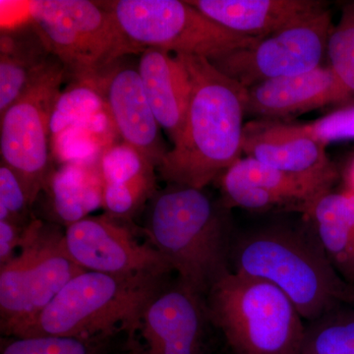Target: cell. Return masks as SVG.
I'll use <instances>...</instances> for the list:
<instances>
[{"mask_svg": "<svg viewBox=\"0 0 354 354\" xmlns=\"http://www.w3.org/2000/svg\"><path fill=\"white\" fill-rule=\"evenodd\" d=\"M351 305V306H354V295H353V298H351V304H349Z\"/></svg>", "mask_w": 354, "mask_h": 354, "instance_id": "obj_32", "label": "cell"}, {"mask_svg": "<svg viewBox=\"0 0 354 354\" xmlns=\"http://www.w3.org/2000/svg\"><path fill=\"white\" fill-rule=\"evenodd\" d=\"M346 190L354 193V158L353 162L349 164L346 172Z\"/></svg>", "mask_w": 354, "mask_h": 354, "instance_id": "obj_31", "label": "cell"}, {"mask_svg": "<svg viewBox=\"0 0 354 354\" xmlns=\"http://www.w3.org/2000/svg\"><path fill=\"white\" fill-rule=\"evenodd\" d=\"M225 207L203 191L167 184L150 200L146 234L179 281L201 297L225 276L232 253Z\"/></svg>", "mask_w": 354, "mask_h": 354, "instance_id": "obj_2", "label": "cell"}, {"mask_svg": "<svg viewBox=\"0 0 354 354\" xmlns=\"http://www.w3.org/2000/svg\"><path fill=\"white\" fill-rule=\"evenodd\" d=\"M65 78L64 67L55 57L38 80L0 114L1 162L19 177L32 204L55 169L50 116Z\"/></svg>", "mask_w": 354, "mask_h": 354, "instance_id": "obj_9", "label": "cell"}, {"mask_svg": "<svg viewBox=\"0 0 354 354\" xmlns=\"http://www.w3.org/2000/svg\"><path fill=\"white\" fill-rule=\"evenodd\" d=\"M305 216L330 264L354 286V193L330 190L319 197Z\"/></svg>", "mask_w": 354, "mask_h": 354, "instance_id": "obj_21", "label": "cell"}, {"mask_svg": "<svg viewBox=\"0 0 354 354\" xmlns=\"http://www.w3.org/2000/svg\"><path fill=\"white\" fill-rule=\"evenodd\" d=\"M162 279L84 271L62 288L25 337L109 339L122 332L134 346L144 312L162 290Z\"/></svg>", "mask_w": 354, "mask_h": 354, "instance_id": "obj_4", "label": "cell"}, {"mask_svg": "<svg viewBox=\"0 0 354 354\" xmlns=\"http://www.w3.org/2000/svg\"><path fill=\"white\" fill-rule=\"evenodd\" d=\"M192 93L183 132L157 171L167 184L204 189L241 158L247 88L206 57L176 55Z\"/></svg>", "mask_w": 354, "mask_h": 354, "instance_id": "obj_1", "label": "cell"}, {"mask_svg": "<svg viewBox=\"0 0 354 354\" xmlns=\"http://www.w3.org/2000/svg\"><path fill=\"white\" fill-rule=\"evenodd\" d=\"M144 90L158 125L172 145L183 132L189 108L192 84L185 65L171 53L146 48L137 65Z\"/></svg>", "mask_w": 354, "mask_h": 354, "instance_id": "obj_19", "label": "cell"}, {"mask_svg": "<svg viewBox=\"0 0 354 354\" xmlns=\"http://www.w3.org/2000/svg\"><path fill=\"white\" fill-rule=\"evenodd\" d=\"M232 271L269 281L290 298L304 320L349 304L354 286L337 274L315 239L286 227L262 228L232 246Z\"/></svg>", "mask_w": 354, "mask_h": 354, "instance_id": "obj_3", "label": "cell"}, {"mask_svg": "<svg viewBox=\"0 0 354 354\" xmlns=\"http://www.w3.org/2000/svg\"><path fill=\"white\" fill-rule=\"evenodd\" d=\"M353 6V11H354V4H353V6Z\"/></svg>", "mask_w": 354, "mask_h": 354, "instance_id": "obj_33", "label": "cell"}, {"mask_svg": "<svg viewBox=\"0 0 354 354\" xmlns=\"http://www.w3.org/2000/svg\"><path fill=\"white\" fill-rule=\"evenodd\" d=\"M301 354H354V306L337 308L305 327Z\"/></svg>", "mask_w": 354, "mask_h": 354, "instance_id": "obj_25", "label": "cell"}, {"mask_svg": "<svg viewBox=\"0 0 354 354\" xmlns=\"http://www.w3.org/2000/svg\"><path fill=\"white\" fill-rule=\"evenodd\" d=\"M207 320L204 297L178 281L147 306L137 335L138 354H202Z\"/></svg>", "mask_w": 354, "mask_h": 354, "instance_id": "obj_13", "label": "cell"}, {"mask_svg": "<svg viewBox=\"0 0 354 354\" xmlns=\"http://www.w3.org/2000/svg\"><path fill=\"white\" fill-rule=\"evenodd\" d=\"M106 109L97 79L72 81L62 91L51 113L50 141L67 128L92 118Z\"/></svg>", "mask_w": 354, "mask_h": 354, "instance_id": "obj_24", "label": "cell"}, {"mask_svg": "<svg viewBox=\"0 0 354 354\" xmlns=\"http://www.w3.org/2000/svg\"><path fill=\"white\" fill-rule=\"evenodd\" d=\"M53 218L65 227L90 216L104 205L97 164H64L53 169L44 186Z\"/></svg>", "mask_w": 354, "mask_h": 354, "instance_id": "obj_22", "label": "cell"}, {"mask_svg": "<svg viewBox=\"0 0 354 354\" xmlns=\"http://www.w3.org/2000/svg\"><path fill=\"white\" fill-rule=\"evenodd\" d=\"M242 153L291 176L332 186L337 178L326 145L304 135L286 132L279 121L258 120L246 123Z\"/></svg>", "mask_w": 354, "mask_h": 354, "instance_id": "obj_16", "label": "cell"}, {"mask_svg": "<svg viewBox=\"0 0 354 354\" xmlns=\"http://www.w3.org/2000/svg\"><path fill=\"white\" fill-rule=\"evenodd\" d=\"M225 208L249 211L293 209L307 215L319 197L332 185L278 171L254 160L241 157L221 176Z\"/></svg>", "mask_w": 354, "mask_h": 354, "instance_id": "obj_12", "label": "cell"}, {"mask_svg": "<svg viewBox=\"0 0 354 354\" xmlns=\"http://www.w3.org/2000/svg\"><path fill=\"white\" fill-rule=\"evenodd\" d=\"M334 26L328 9L260 39L253 46L212 60L223 74L248 88L266 81L318 68Z\"/></svg>", "mask_w": 354, "mask_h": 354, "instance_id": "obj_10", "label": "cell"}, {"mask_svg": "<svg viewBox=\"0 0 354 354\" xmlns=\"http://www.w3.org/2000/svg\"><path fill=\"white\" fill-rule=\"evenodd\" d=\"M281 123L286 132L304 135L327 146L333 142L354 139V104L335 111L304 124Z\"/></svg>", "mask_w": 354, "mask_h": 354, "instance_id": "obj_28", "label": "cell"}, {"mask_svg": "<svg viewBox=\"0 0 354 354\" xmlns=\"http://www.w3.org/2000/svg\"><path fill=\"white\" fill-rule=\"evenodd\" d=\"M32 204L19 177L6 164L0 165V221L20 225L31 223Z\"/></svg>", "mask_w": 354, "mask_h": 354, "instance_id": "obj_29", "label": "cell"}, {"mask_svg": "<svg viewBox=\"0 0 354 354\" xmlns=\"http://www.w3.org/2000/svg\"><path fill=\"white\" fill-rule=\"evenodd\" d=\"M329 66L354 97V11L349 6L333 28L327 44Z\"/></svg>", "mask_w": 354, "mask_h": 354, "instance_id": "obj_27", "label": "cell"}, {"mask_svg": "<svg viewBox=\"0 0 354 354\" xmlns=\"http://www.w3.org/2000/svg\"><path fill=\"white\" fill-rule=\"evenodd\" d=\"M106 215L130 220L157 192V167L124 142L114 144L99 160Z\"/></svg>", "mask_w": 354, "mask_h": 354, "instance_id": "obj_18", "label": "cell"}, {"mask_svg": "<svg viewBox=\"0 0 354 354\" xmlns=\"http://www.w3.org/2000/svg\"><path fill=\"white\" fill-rule=\"evenodd\" d=\"M104 6L141 53L158 48L212 62L260 39L230 31L188 1L116 0L104 2Z\"/></svg>", "mask_w": 354, "mask_h": 354, "instance_id": "obj_8", "label": "cell"}, {"mask_svg": "<svg viewBox=\"0 0 354 354\" xmlns=\"http://www.w3.org/2000/svg\"><path fill=\"white\" fill-rule=\"evenodd\" d=\"M34 220V218H32ZM28 225L9 221H0V265L6 264L16 255L24 242Z\"/></svg>", "mask_w": 354, "mask_h": 354, "instance_id": "obj_30", "label": "cell"}, {"mask_svg": "<svg viewBox=\"0 0 354 354\" xmlns=\"http://www.w3.org/2000/svg\"><path fill=\"white\" fill-rule=\"evenodd\" d=\"M216 23L251 38L263 39L327 9L319 0H189Z\"/></svg>", "mask_w": 354, "mask_h": 354, "instance_id": "obj_17", "label": "cell"}, {"mask_svg": "<svg viewBox=\"0 0 354 354\" xmlns=\"http://www.w3.org/2000/svg\"><path fill=\"white\" fill-rule=\"evenodd\" d=\"M120 137L108 108L67 128L51 139L53 162L64 164H99L102 153Z\"/></svg>", "mask_w": 354, "mask_h": 354, "instance_id": "obj_23", "label": "cell"}, {"mask_svg": "<svg viewBox=\"0 0 354 354\" xmlns=\"http://www.w3.org/2000/svg\"><path fill=\"white\" fill-rule=\"evenodd\" d=\"M86 271L67 253L64 234L34 218L20 252L0 265V330L23 337L77 274Z\"/></svg>", "mask_w": 354, "mask_h": 354, "instance_id": "obj_7", "label": "cell"}, {"mask_svg": "<svg viewBox=\"0 0 354 354\" xmlns=\"http://www.w3.org/2000/svg\"><path fill=\"white\" fill-rule=\"evenodd\" d=\"M109 339L82 337H11L2 341L1 354H106Z\"/></svg>", "mask_w": 354, "mask_h": 354, "instance_id": "obj_26", "label": "cell"}, {"mask_svg": "<svg viewBox=\"0 0 354 354\" xmlns=\"http://www.w3.org/2000/svg\"><path fill=\"white\" fill-rule=\"evenodd\" d=\"M53 59L44 37L30 21L1 29L0 114L38 80Z\"/></svg>", "mask_w": 354, "mask_h": 354, "instance_id": "obj_20", "label": "cell"}, {"mask_svg": "<svg viewBox=\"0 0 354 354\" xmlns=\"http://www.w3.org/2000/svg\"><path fill=\"white\" fill-rule=\"evenodd\" d=\"M64 244L71 259L86 271L118 276L171 272L152 244H142L122 221L108 215L88 216L66 227Z\"/></svg>", "mask_w": 354, "mask_h": 354, "instance_id": "obj_11", "label": "cell"}, {"mask_svg": "<svg viewBox=\"0 0 354 354\" xmlns=\"http://www.w3.org/2000/svg\"><path fill=\"white\" fill-rule=\"evenodd\" d=\"M206 306L234 354H301L304 318L269 281L230 271L211 288Z\"/></svg>", "mask_w": 354, "mask_h": 354, "instance_id": "obj_5", "label": "cell"}, {"mask_svg": "<svg viewBox=\"0 0 354 354\" xmlns=\"http://www.w3.org/2000/svg\"><path fill=\"white\" fill-rule=\"evenodd\" d=\"M353 99L330 66L266 81L247 88L246 114L279 121Z\"/></svg>", "mask_w": 354, "mask_h": 354, "instance_id": "obj_15", "label": "cell"}, {"mask_svg": "<svg viewBox=\"0 0 354 354\" xmlns=\"http://www.w3.org/2000/svg\"><path fill=\"white\" fill-rule=\"evenodd\" d=\"M120 60L97 77V83L122 142L136 149L158 167L169 150L147 99L138 67Z\"/></svg>", "mask_w": 354, "mask_h": 354, "instance_id": "obj_14", "label": "cell"}, {"mask_svg": "<svg viewBox=\"0 0 354 354\" xmlns=\"http://www.w3.org/2000/svg\"><path fill=\"white\" fill-rule=\"evenodd\" d=\"M24 6L27 20L72 81L97 78L118 60L141 53L102 2L32 0Z\"/></svg>", "mask_w": 354, "mask_h": 354, "instance_id": "obj_6", "label": "cell"}]
</instances>
